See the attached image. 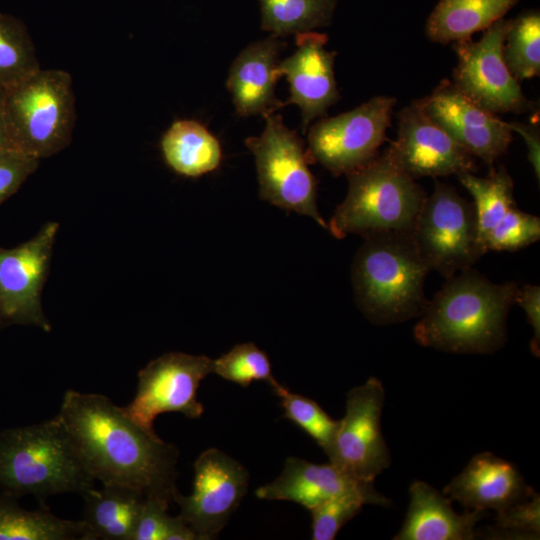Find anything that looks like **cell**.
<instances>
[{"label":"cell","mask_w":540,"mask_h":540,"mask_svg":"<svg viewBox=\"0 0 540 540\" xmlns=\"http://www.w3.org/2000/svg\"><path fill=\"white\" fill-rule=\"evenodd\" d=\"M57 416L95 480L168 506L174 500L177 448L140 427L122 407L100 394L68 390Z\"/></svg>","instance_id":"obj_1"},{"label":"cell","mask_w":540,"mask_h":540,"mask_svg":"<svg viewBox=\"0 0 540 540\" xmlns=\"http://www.w3.org/2000/svg\"><path fill=\"white\" fill-rule=\"evenodd\" d=\"M519 285L494 283L473 268L450 278L414 327L417 343L456 354H489L504 346Z\"/></svg>","instance_id":"obj_2"},{"label":"cell","mask_w":540,"mask_h":540,"mask_svg":"<svg viewBox=\"0 0 540 540\" xmlns=\"http://www.w3.org/2000/svg\"><path fill=\"white\" fill-rule=\"evenodd\" d=\"M363 238L351 268L359 310L376 325L420 317L428 304L424 285L430 270L411 231L378 232Z\"/></svg>","instance_id":"obj_3"},{"label":"cell","mask_w":540,"mask_h":540,"mask_svg":"<svg viewBox=\"0 0 540 540\" xmlns=\"http://www.w3.org/2000/svg\"><path fill=\"white\" fill-rule=\"evenodd\" d=\"M94 482L57 415L0 433L2 494L16 499L30 494L45 505V500L56 494L83 496L94 488Z\"/></svg>","instance_id":"obj_4"},{"label":"cell","mask_w":540,"mask_h":540,"mask_svg":"<svg viewBox=\"0 0 540 540\" xmlns=\"http://www.w3.org/2000/svg\"><path fill=\"white\" fill-rule=\"evenodd\" d=\"M348 191L328 222L337 239L386 231H411L427 197L395 161L389 148L348 173Z\"/></svg>","instance_id":"obj_5"},{"label":"cell","mask_w":540,"mask_h":540,"mask_svg":"<svg viewBox=\"0 0 540 540\" xmlns=\"http://www.w3.org/2000/svg\"><path fill=\"white\" fill-rule=\"evenodd\" d=\"M71 75L39 69L0 89V105L12 149L47 158L66 148L76 120Z\"/></svg>","instance_id":"obj_6"},{"label":"cell","mask_w":540,"mask_h":540,"mask_svg":"<svg viewBox=\"0 0 540 540\" xmlns=\"http://www.w3.org/2000/svg\"><path fill=\"white\" fill-rule=\"evenodd\" d=\"M264 117L261 135L245 140L254 156L261 199L308 216L328 229L317 208V183L308 167L304 142L284 124L280 114L272 112Z\"/></svg>","instance_id":"obj_7"},{"label":"cell","mask_w":540,"mask_h":540,"mask_svg":"<svg viewBox=\"0 0 540 540\" xmlns=\"http://www.w3.org/2000/svg\"><path fill=\"white\" fill-rule=\"evenodd\" d=\"M411 235L429 270L446 279L472 268L487 253L479 238L473 204L454 187L437 180Z\"/></svg>","instance_id":"obj_8"},{"label":"cell","mask_w":540,"mask_h":540,"mask_svg":"<svg viewBox=\"0 0 540 540\" xmlns=\"http://www.w3.org/2000/svg\"><path fill=\"white\" fill-rule=\"evenodd\" d=\"M396 98L375 96L334 117H322L309 129L306 153L334 176L366 165L387 139Z\"/></svg>","instance_id":"obj_9"},{"label":"cell","mask_w":540,"mask_h":540,"mask_svg":"<svg viewBox=\"0 0 540 540\" xmlns=\"http://www.w3.org/2000/svg\"><path fill=\"white\" fill-rule=\"evenodd\" d=\"M510 20L503 18L488 27L480 40L471 38L453 43L458 63L454 86L485 110L497 113H525L535 103L525 97L519 81L507 68L503 43Z\"/></svg>","instance_id":"obj_10"},{"label":"cell","mask_w":540,"mask_h":540,"mask_svg":"<svg viewBox=\"0 0 540 540\" xmlns=\"http://www.w3.org/2000/svg\"><path fill=\"white\" fill-rule=\"evenodd\" d=\"M213 373V359L204 355L168 352L150 361L138 372L134 399L123 412L150 433L155 418L166 412H179L199 418L204 412L198 401L200 382Z\"/></svg>","instance_id":"obj_11"},{"label":"cell","mask_w":540,"mask_h":540,"mask_svg":"<svg viewBox=\"0 0 540 540\" xmlns=\"http://www.w3.org/2000/svg\"><path fill=\"white\" fill-rule=\"evenodd\" d=\"M385 390L380 380L369 378L347 393L346 411L326 453L329 462L351 477L374 482L391 463L381 430Z\"/></svg>","instance_id":"obj_12"},{"label":"cell","mask_w":540,"mask_h":540,"mask_svg":"<svg viewBox=\"0 0 540 540\" xmlns=\"http://www.w3.org/2000/svg\"><path fill=\"white\" fill-rule=\"evenodd\" d=\"M58 228L57 222H47L30 240L0 248V330L18 324L51 331L41 295Z\"/></svg>","instance_id":"obj_13"},{"label":"cell","mask_w":540,"mask_h":540,"mask_svg":"<svg viewBox=\"0 0 540 540\" xmlns=\"http://www.w3.org/2000/svg\"><path fill=\"white\" fill-rule=\"evenodd\" d=\"M249 483L246 468L217 448L203 451L194 463L193 490L177 492L178 515L199 540L216 538L239 507Z\"/></svg>","instance_id":"obj_14"},{"label":"cell","mask_w":540,"mask_h":540,"mask_svg":"<svg viewBox=\"0 0 540 540\" xmlns=\"http://www.w3.org/2000/svg\"><path fill=\"white\" fill-rule=\"evenodd\" d=\"M397 119V139L388 148L412 178L475 172L474 157L428 116L420 99L404 107Z\"/></svg>","instance_id":"obj_15"},{"label":"cell","mask_w":540,"mask_h":540,"mask_svg":"<svg viewBox=\"0 0 540 540\" xmlns=\"http://www.w3.org/2000/svg\"><path fill=\"white\" fill-rule=\"evenodd\" d=\"M428 116L473 157L492 168L512 141L507 122L485 110L444 80L420 99Z\"/></svg>","instance_id":"obj_16"},{"label":"cell","mask_w":540,"mask_h":540,"mask_svg":"<svg viewBox=\"0 0 540 540\" xmlns=\"http://www.w3.org/2000/svg\"><path fill=\"white\" fill-rule=\"evenodd\" d=\"M327 41L325 33L296 35L295 52L277 67L279 77L285 76L289 83L290 97L283 106H299L303 131L340 98L334 74L336 53L325 48Z\"/></svg>","instance_id":"obj_17"},{"label":"cell","mask_w":540,"mask_h":540,"mask_svg":"<svg viewBox=\"0 0 540 540\" xmlns=\"http://www.w3.org/2000/svg\"><path fill=\"white\" fill-rule=\"evenodd\" d=\"M534 492L513 463L490 452L475 455L443 490L451 501L482 512H499Z\"/></svg>","instance_id":"obj_18"},{"label":"cell","mask_w":540,"mask_h":540,"mask_svg":"<svg viewBox=\"0 0 540 540\" xmlns=\"http://www.w3.org/2000/svg\"><path fill=\"white\" fill-rule=\"evenodd\" d=\"M285 46L283 40L271 35L247 46L233 61L226 86L239 116H264L283 107L275 97V85L280 78L279 56Z\"/></svg>","instance_id":"obj_19"},{"label":"cell","mask_w":540,"mask_h":540,"mask_svg":"<svg viewBox=\"0 0 540 540\" xmlns=\"http://www.w3.org/2000/svg\"><path fill=\"white\" fill-rule=\"evenodd\" d=\"M374 488V482L359 481L335 464H316L288 457L281 474L255 491L259 499L292 501L312 510L342 493Z\"/></svg>","instance_id":"obj_20"},{"label":"cell","mask_w":540,"mask_h":540,"mask_svg":"<svg viewBox=\"0 0 540 540\" xmlns=\"http://www.w3.org/2000/svg\"><path fill=\"white\" fill-rule=\"evenodd\" d=\"M405 521L394 540H470L483 512L458 514L452 501L426 482L416 480L409 487Z\"/></svg>","instance_id":"obj_21"},{"label":"cell","mask_w":540,"mask_h":540,"mask_svg":"<svg viewBox=\"0 0 540 540\" xmlns=\"http://www.w3.org/2000/svg\"><path fill=\"white\" fill-rule=\"evenodd\" d=\"M165 163L185 177H200L216 170L222 160L219 140L200 122L174 121L160 142Z\"/></svg>","instance_id":"obj_22"},{"label":"cell","mask_w":540,"mask_h":540,"mask_svg":"<svg viewBox=\"0 0 540 540\" xmlns=\"http://www.w3.org/2000/svg\"><path fill=\"white\" fill-rule=\"evenodd\" d=\"M84 519L91 540H132L145 497L135 490L103 485L83 496Z\"/></svg>","instance_id":"obj_23"},{"label":"cell","mask_w":540,"mask_h":540,"mask_svg":"<svg viewBox=\"0 0 540 540\" xmlns=\"http://www.w3.org/2000/svg\"><path fill=\"white\" fill-rule=\"evenodd\" d=\"M518 0H440L426 25L427 37L436 43L449 44L471 38L486 30Z\"/></svg>","instance_id":"obj_24"},{"label":"cell","mask_w":540,"mask_h":540,"mask_svg":"<svg viewBox=\"0 0 540 540\" xmlns=\"http://www.w3.org/2000/svg\"><path fill=\"white\" fill-rule=\"evenodd\" d=\"M16 500L0 496V540H91L83 520L58 518L46 505L26 510Z\"/></svg>","instance_id":"obj_25"},{"label":"cell","mask_w":540,"mask_h":540,"mask_svg":"<svg viewBox=\"0 0 540 540\" xmlns=\"http://www.w3.org/2000/svg\"><path fill=\"white\" fill-rule=\"evenodd\" d=\"M261 27L276 37L295 36L330 25L336 0H259Z\"/></svg>","instance_id":"obj_26"},{"label":"cell","mask_w":540,"mask_h":540,"mask_svg":"<svg viewBox=\"0 0 540 540\" xmlns=\"http://www.w3.org/2000/svg\"><path fill=\"white\" fill-rule=\"evenodd\" d=\"M458 179L473 197L479 238L483 245L489 232L516 206L513 180L504 166L491 168L487 177L466 172L458 175Z\"/></svg>","instance_id":"obj_27"},{"label":"cell","mask_w":540,"mask_h":540,"mask_svg":"<svg viewBox=\"0 0 540 540\" xmlns=\"http://www.w3.org/2000/svg\"><path fill=\"white\" fill-rule=\"evenodd\" d=\"M502 55L511 74L518 80L540 74V14L526 11L510 20Z\"/></svg>","instance_id":"obj_28"},{"label":"cell","mask_w":540,"mask_h":540,"mask_svg":"<svg viewBox=\"0 0 540 540\" xmlns=\"http://www.w3.org/2000/svg\"><path fill=\"white\" fill-rule=\"evenodd\" d=\"M40 68L26 26L14 16L0 13V89Z\"/></svg>","instance_id":"obj_29"},{"label":"cell","mask_w":540,"mask_h":540,"mask_svg":"<svg viewBox=\"0 0 540 540\" xmlns=\"http://www.w3.org/2000/svg\"><path fill=\"white\" fill-rule=\"evenodd\" d=\"M366 504L389 506L391 501L374 488L334 496L310 510L311 538L333 540L339 530Z\"/></svg>","instance_id":"obj_30"},{"label":"cell","mask_w":540,"mask_h":540,"mask_svg":"<svg viewBox=\"0 0 540 540\" xmlns=\"http://www.w3.org/2000/svg\"><path fill=\"white\" fill-rule=\"evenodd\" d=\"M272 390L280 398L283 416L302 429L327 453L333 442L338 420L332 419L314 400L293 393L279 382Z\"/></svg>","instance_id":"obj_31"},{"label":"cell","mask_w":540,"mask_h":540,"mask_svg":"<svg viewBox=\"0 0 540 540\" xmlns=\"http://www.w3.org/2000/svg\"><path fill=\"white\" fill-rule=\"evenodd\" d=\"M213 373L243 387H248L253 381H265L271 388L278 383L267 354L250 342L237 344L221 357L213 359Z\"/></svg>","instance_id":"obj_32"},{"label":"cell","mask_w":540,"mask_h":540,"mask_svg":"<svg viewBox=\"0 0 540 540\" xmlns=\"http://www.w3.org/2000/svg\"><path fill=\"white\" fill-rule=\"evenodd\" d=\"M540 238V219L516 206L489 232L483 241L486 252L518 251Z\"/></svg>","instance_id":"obj_33"},{"label":"cell","mask_w":540,"mask_h":540,"mask_svg":"<svg viewBox=\"0 0 540 540\" xmlns=\"http://www.w3.org/2000/svg\"><path fill=\"white\" fill-rule=\"evenodd\" d=\"M168 505L145 498L132 540H199L194 531L179 517L167 513Z\"/></svg>","instance_id":"obj_34"},{"label":"cell","mask_w":540,"mask_h":540,"mask_svg":"<svg viewBox=\"0 0 540 540\" xmlns=\"http://www.w3.org/2000/svg\"><path fill=\"white\" fill-rule=\"evenodd\" d=\"M502 533L517 536H539L540 497L534 492L497 512L496 527Z\"/></svg>","instance_id":"obj_35"},{"label":"cell","mask_w":540,"mask_h":540,"mask_svg":"<svg viewBox=\"0 0 540 540\" xmlns=\"http://www.w3.org/2000/svg\"><path fill=\"white\" fill-rule=\"evenodd\" d=\"M39 160L15 149L0 148V205L35 172Z\"/></svg>","instance_id":"obj_36"},{"label":"cell","mask_w":540,"mask_h":540,"mask_svg":"<svg viewBox=\"0 0 540 540\" xmlns=\"http://www.w3.org/2000/svg\"><path fill=\"white\" fill-rule=\"evenodd\" d=\"M516 304L525 312L527 320L533 330L530 348L532 353L540 355V286L527 284L519 286Z\"/></svg>","instance_id":"obj_37"},{"label":"cell","mask_w":540,"mask_h":540,"mask_svg":"<svg viewBox=\"0 0 540 540\" xmlns=\"http://www.w3.org/2000/svg\"><path fill=\"white\" fill-rule=\"evenodd\" d=\"M512 132L520 134L527 146L528 160L534 170L537 180L540 179V130L536 124L507 122Z\"/></svg>","instance_id":"obj_38"},{"label":"cell","mask_w":540,"mask_h":540,"mask_svg":"<svg viewBox=\"0 0 540 540\" xmlns=\"http://www.w3.org/2000/svg\"><path fill=\"white\" fill-rule=\"evenodd\" d=\"M0 148H10V149H12L10 147V143H9L6 127H5V122H4V118H3V114H2L1 105H0Z\"/></svg>","instance_id":"obj_39"}]
</instances>
